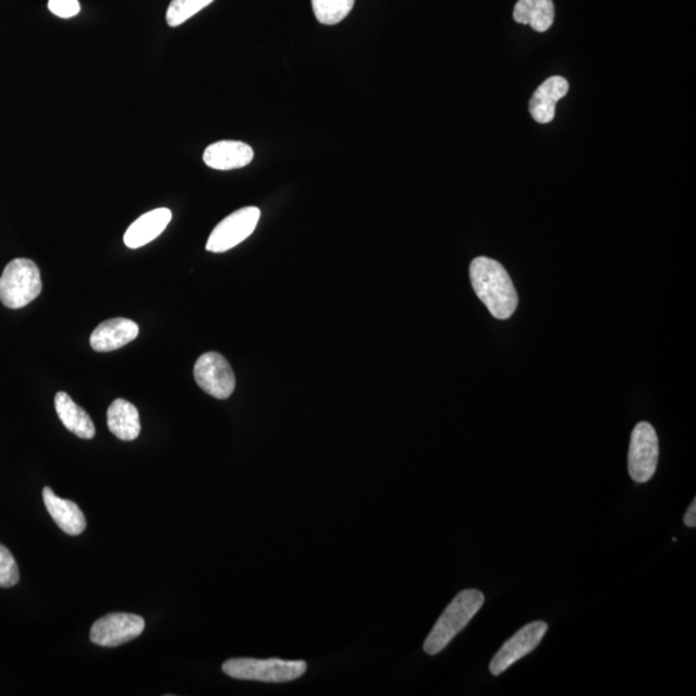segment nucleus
Masks as SVG:
<instances>
[{"instance_id":"7","label":"nucleus","mask_w":696,"mask_h":696,"mask_svg":"<svg viewBox=\"0 0 696 696\" xmlns=\"http://www.w3.org/2000/svg\"><path fill=\"white\" fill-rule=\"evenodd\" d=\"M194 376L200 389L218 400L229 399L235 390L234 370L221 354L202 355L195 364Z\"/></svg>"},{"instance_id":"18","label":"nucleus","mask_w":696,"mask_h":696,"mask_svg":"<svg viewBox=\"0 0 696 696\" xmlns=\"http://www.w3.org/2000/svg\"><path fill=\"white\" fill-rule=\"evenodd\" d=\"M316 20L322 25H337L353 11L355 0H312Z\"/></svg>"},{"instance_id":"16","label":"nucleus","mask_w":696,"mask_h":696,"mask_svg":"<svg viewBox=\"0 0 696 696\" xmlns=\"http://www.w3.org/2000/svg\"><path fill=\"white\" fill-rule=\"evenodd\" d=\"M108 426L119 440H136L141 432L137 407L124 399H117L108 410Z\"/></svg>"},{"instance_id":"15","label":"nucleus","mask_w":696,"mask_h":696,"mask_svg":"<svg viewBox=\"0 0 696 696\" xmlns=\"http://www.w3.org/2000/svg\"><path fill=\"white\" fill-rule=\"evenodd\" d=\"M56 412L63 426L77 438L90 440L95 438L96 428L88 413L73 402L66 392H59L54 398Z\"/></svg>"},{"instance_id":"8","label":"nucleus","mask_w":696,"mask_h":696,"mask_svg":"<svg viewBox=\"0 0 696 696\" xmlns=\"http://www.w3.org/2000/svg\"><path fill=\"white\" fill-rule=\"evenodd\" d=\"M144 630V618L129 613H112L98 619L94 624L90 642L103 648H115L137 638Z\"/></svg>"},{"instance_id":"19","label":"nucleus","mask_w":696,"mask_h":696,"mask_svg":"<svg viewBox=\"0 0 696 696\" xmlns=\"http://www.w3.org/2000/svg\"><path fill=\"white\" fill-rule=\"evenodd\" d=\"M213 2L215 0H172L167 10V23L171 27L185 24L187 20Z\"/></svg>"},{"instance_id":"17","label":"nucleus","mask_w":696,"mask_h":696,"mask_svg":"<svg viewBox=\"0 0 696 696\" xmlns=\"http://www.w3.org/2000/svg\"><path fill=\"white\" fill-rule=\"evenodd\" d=\"M513 20L518 24L530 25L534 30H550L554 21L552 0H518L513 10Z\"/></svg>"},{"instance_id":"5","label":"nucleus","mask_w":696,"mask_h":696,"mask_svg":"<svg viewBox=\"0 0 696 696\" xmlns=\"http://www.w3.org/2000/svg\"><path fill=\"white\" fill-rule=\"evenodd\" d=\"M659 460V440L648 422H639L631 436L628 473L632 480L645 484L656 475Z\"/></svg>"},{"instance_id":"11","label":"nucleus","mask_w":696,"mask_h":696,"mask_svg":"<svg viewBox=\"0 0 696 696\" xmlns=\"http://www.w3.org/2000/svg\"><path fill=\"white\" fill-rule=\"evenodd\" d=\"M255 152L249 145L241 141H220L204 151L203 160L217 171H231L252 163Z\"/></svg>"},{"instance_id":"13","label":"nucleus","mask_w":696,"mask_h":696,"mask_svg":"<svg viewBox=\"0 0 696 696\" xmlns=\"http://www.w3.org/2000/svg\"><path fill=\"white\" fill-rule=\"evenodd\" d=\"M172 220V212L168 208H158L141 216L133 222L124 235V243L131 249L144 247L163 232Z\"/></svg>"},{"instance_id":"1","label":"nucleus","mask_w":696,"mask_h":696,"mask_svg":"<svg viewBox=\"0 0 696 696\" xmlns=\"http://www.w3.org/2000/svg\"><path fill=\"white\" fill-rule=\"evenodd\" d=\"M471 283L477 297L499 320H508L518 306L517 292L504 267L488 257H477L469 266Z\"/></svg>"},{"instance_id":"22","label":"nucleus","mask_w":696,"mask_h":696,"mask_svg":"<svg viewBox=\"0 0 696 696\" xmlns=\"http://www.w3.org/2000/svg\"><path fill=\"white\" fill-rule=\"evenodd\" d=\"M684 523L687 527L696 526V499H694L691 508L687 509L684 517Z\"/></svg>"},{"instance_id":"4","label":"nucleus","mask_w":696,"mask_h":696,"mask_svg":"<svg viewBox=\"0 0 696 696\" xmlns=\"http://www.w3.org/2000/svg\"><path fill=\"white\" fill-rule=\"evenodd\" d=\"M41 278L37 264L32 259L16 258L5 266L0 277V301L5 307H26L41 292Z\"/></svg>"},{"instance_id":"12","label":"nucleus","mask_w":696,"mask_h":696,"mask_svg":"<svg viewBox=\"0 0 696 696\" xmlns=\"http://www.w3.org/2000/svg\"><path fill=\"white\" fill-rule=\"evenodd\" d=\"M569 93L565 77L551 76L541 84L532 96L529 102L530 114L537 123L548 124L553 121L557 103Z\"/></svg>"},{"instance_id":"20","label":"nucleus","mask_w":696,"mask_h":696,"mask_svg":"<svg viewBox=\"0 0 696 696\" xmlns=\"http://www.w3.org/2000/svg\"><path fill=\"white\" fill-rule=\"evenodd\" d=\"M20 581L19 566L9 548L0 545V587L16 586Z\"/></svg>"},{"instance_id":"3","label":"nucleus","mask_w":696,"mask_h":696,"mask_svg":"<svg viewBox=\"0 0 696 696\" xmlns=\"http://www.w3.org/2000/svg\"><path fill=\"white\" fill-rule=\"evenodd\" d=\"M222 671L235 680L283 684L304 676L307 664L304 660L235 658L224 662Z\"/></svg>"},{"instance_id":"6","label":"nucleus","mask_w":696,"mask_h":696,"mask_svg":"<svg viewBox=\"0 0 696 696\" xmlns=\"http://www.w3.org/2000/svg\"><path fill=\"white\" fill-rule=\"evenodd\" d=\"M261 210L257 207H245L231 213L217 224L207 243V251L223 253L248 239L256 230Z\"/></svg>"},{"instance_id":"21","label":"nucleus","mask_w":696,"mask_h":696,"mask_svg":"<svg viewBox=\"0 0 696 696\" xmlns=\"http://www.w3.org/2000/svg\"><path fill=\"white\" fill-rule=\"evenodd\" d=\"M48 9L56 16L72 19L81 12V4L77 0H49Z\"/></svg>"},{"instance_id":"9","label":"nucleus","mask_w":696,"mask_h":696,"mask_svg":"<svg viewBox=\"0 0 696 696\" xmlns=\"http://www.w3.org/2000/svg\"><path fill=\"white\" fill-rule=\"evenodd\" d=\"M548 624L545 622H533L520 630L515 636H512L505 643L501 650L491 659L489 670L494 676H499L508 671L512 664L518 662L520 659L538 648L541 639H544Z\"/></svg>"},{"instance_id":"10","label":"nucleus","mask_w":696,"mask_h":696,"mask_svg":"<svg viewBox=\"0 0 696 696\" xmlns=\"http://www.w3.org/2000/svg\"><path fill=\"white\" fill-rule=\"evenodd\" d=\"M139 328L135 321L115 318L101 322L90 334V346L97 353H110L137 339Z\"/></svg>"},{"instance_id":"14","label":"nucleus","mask_w":696,"mask_h":696,"mask_svg":"<svg viewBox=\"0 0 696 696\" xmlns=\"http://www.w3.org/2000/svg\"><path fill=\"white\" fill-rule=\"evenodd\" d=\"M44 501L49 515L63 533L75 537L86 529V517L77 504L56 496L48 487L44 489Z\"/></svg>"},{"instance_id":"2","label":"nucleus","mask_w":696,"mask_h":696,"mask_svg":"<svg viewBox=\"0 0 696 696\" xmlns=\"http://www.w3.org/2000/svg\"><path fill=\"white\" fill-rule=\"evenodd\" d=\"M484 601L483 593L477 589L462 590L461 594L456 595L426 638L424 649L428 656H436L444 650L454 637L473 621Z\"/></svg>"}]
</instances>
